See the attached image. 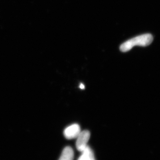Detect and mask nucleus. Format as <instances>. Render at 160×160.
I'll return each instance as SVG.
<instances>
[{"label":"nucleus","mask_w":160,"mask_h":160,"mask_svg":"<svg viewBox=\"0 0 160 160\" xmlns=\"http://www.w3.org/2000/svg\"><path fill=\"white\" fill-rule=\"evenodd\" d=\"M153 41V37L149 33L144 34L130 39L123 43L120 47L122 52L129 51L134 46H147L150 45Z\"/></svg>","instance_id":"nucleus-1"},{"label":"nucleus","mask_w":160,"mask_h":160,"mask_svg":"<svg viewBox=\"0 0 160 160\" xmlns=\"http://www.w3.org/2000/svg\"><path fill=\"white\" fill-rule=\"evenodd\" d=\"M90 133L88 130L81 131L77 138L76 146L79 151L82 152L88 146L87 143L90 138Z\"/></svg>","instance_id":"nucleus-2"},{"label":"nucleus","mask_w":160,"mask_h":160,"mask_svg":"<svg viewBox=\"0 0 160 160\" xmlns=\"http://www.w3.org/2000/svg\"><path fill=\"white\" fill-rule=\"evenodd\" d=\"M81 132L79 125L74 124L68 126L64 130V134L67 139H72L77 138Z\"/></svg>","instance_id":"nucleus-3"},{"label":"nucleus","mask_w":160,"mask_h":160,"mask_svg":"<svg viewBox=\"0 0 160 160\" xmlns=\"http://www.w3.org/2000/svg\"><path fill=\"white\" fill-rule=\"evenodd\" d=\"M74 152L71 147L67 146L63 149L61 157L58 160H73Z\"/></svg>","instance_id":"nucleus-4"},{"label":"nucleus","mask_w":160,"mask_h":160,"mask_svg":"<svg viewBox=\"0 0 160 160\" xmlns=\"http://www.w3.org/2000/svg\"><path fill=\"white\" fill-rule=\"evenodd\" d=\"M82 152V155L78 160H96L93 151L89 146H87Z\"/></svg>","instance_id":"nucleus-5"},{"label":"nucleus","mask_w":160,"mask_h":160,"mask_svg":"<svg viewBox=\"0 0 160 160\" xmlns=\"http://www.w3.org/2000/svg\"><path fill=\"white\" fill-rule=\"evenodd\" d=\"M79 87L80 89H85V86H84V84H82V83H81Z\"/></svg>","instance_id":"nucleus-6"}]
</instances>
